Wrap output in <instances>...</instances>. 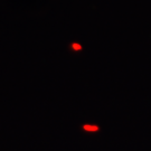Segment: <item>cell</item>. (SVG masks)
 I'll return each instance as SVG.
<instances>
[{"label": "cell", "instance_id": "6da1fadb", "mask_svg": "<svg viewBox=\"0 0 151 151\" xmlns=\"http://www.w3.org/2000/svg\"><path fill=\"white\" fill-rule=\"evenodd\" d=\"M82 129L84 130V131H86V132H97L100 128L97 127V125H91V124H85V125H83L82 127Z\"/></svg>", "mask_w": 151, "mask_h": 151}]
</instances>
